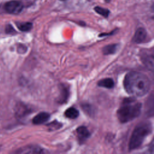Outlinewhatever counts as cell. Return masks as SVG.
I'll use <instances>...</instances> for the list:
<instances>
[{
    "label": "cell",
    "instance_id": "obj_4",
    "mask_svg": "<svg viewBox=\"0 0 154 154\" xmlns=\"http://www.w3.org/2000/svg\"><path fill=\"white\" fill-rule=\"evenodd\" d=\"M23 4L17 1H11L6 2L4 5V8L6 12L10 14H18L23 9Z\"/></svg>",
    "mask_w": 154,
    "mask_h": 154
},
{
    "label": "cell",
    "instance_id": "obj_13",
    "mask_svg": "<svg viewBox=\"0 0 154 154\" xmlns=\"http://www.w3.org/2000/svg\"><path fill=\"white\" fill-rule=\"evenodd\" d=\"M69 91L67 87H65L64 85L61 87V94L59 99V102H60L61 103H63L65 102H66L69 97Z\"/></svg>",
    "mask_w": 154,
    "mask_h": 154
},
{
    "label": "cell",
    "instance_id": "obj_6",
    "mask_svg": "<svg viewBox=\"0 0 154 154\" xmlns=\"http://www.w3.org/2000/svg\"><path fill=\"white\" fill-rule=\"evenodd\" d=\"M147 37V32L143 28H139L135 32L132 41L135 43H141L143 42Z\"/></svg>",
    "mask_w": 154,
    "mask_h": 154
},
{
    "label": "cell",
    "instance_id": "obj_3",
    "mask_svg": "<svg viewBox=\"0 0 154 154\" xmlns=\"http://www.w3.org/2000/svg\"><path fill=\"white\" fill-rule=\"evenodd\" d=\"M152 131V126L149 122H142L134 129L129 143V150H135L141 146L145 138Z\"/></svg>",
    "mask_w": 154,
    "mask_h": 154
},
{
    "label": "cell",
    "instance_id": "obj_22",
    "mask_svg": "<svg viewBox=\"0 0 154 154\" xmlns=\"http://www.w3.org/2000/svg\"><path fill=\"white\" fill-rule=\"evenodd\" d=\"M61 1H64V0H61Z\"/></svg>",
    "mask_w": 154,
    "mask_h": 154
},
{
    "label": "cell",
    "instance_id": "obj_17",
    "mask_svg": "<svg viewBox=\"0 0 154 154\" xmlns=\"http://www.w3.org/2000/svg\"><path fill=\"white\" fill-rule=\"evenodd\" d=\"M81 107L82 108L84 111L87 114H88L89 115H93V114L94 111L92 108L91 105H90L88 103H85V104H82L81 105Z\"/></svg>",
    "mask_w": 154,
    "mask_h": 154
},
{
    "label": "cell",
    "instance_id": "obj_2",
    "mask_svg": "<svg viewBox=\"0 0 154 154\" xmlns=\"http://www.w3.org/2000/svg\"><path fill=\"white\" fill-rule=\"evenodd\" d=\"M141 108V103L136 102L133 98H126L117 111V118L122 123L132 121L139 116Z\"/></svg>",
    "mask_w": 154,
    "mask_h": 154
},
{
    "label": "cell",
    "instance_id": "obj_7",
    "mask_svg": "<svg viewBox=\"0 0 154 154\" xmlns=\"http://www.w3.org/2000/svg\"><path fill=\"white\" fill-rule=\"evenodd\" d=\"M76 132L78 134V138L81 143L85 141L90 136L89 131L85 126H81L76 129Z\"/></svg>",
    "mask_w": 154,
    "mask_h": 154
},
{
    "label": "cell",
    "instance_id": "obj_12",
    "mask_svg": "<svg viewBox=\"0 0 154 154\" xmlns=\"http://www.w3.org/2000/svg\"><path fill=\"white\" fill-rule=\"evenodd\" d=\"M143 64L149 69L153 70V56L152 55H146L143 57Z\"/></svg>",
    "mask_w": 154,
    "mask_h": 154
},
{
    "label": "cell",
    "instance_id": "obj_11",
    "mask_svg": "<svg viewBox=\"0 0 154 154\" xmlns=\"http://www.w3.org/2000/svg\"><path fill=\"white\" fill-rule=\"evenodd\" d=\"M79 111L74 107H70L67 109L64 112V115L66 117L70 119H75L79 116Z\"/></svg>",
    "mask_w": 154,
    "mask_h": 154
},
{
    "label": "cell",
    "instance_id": "obj_21",
    "mask_svg": "<svg viewBox=\"0 0 154 154\" xmlns=\"http://www.w3.org/2000/svg\"><path fill=\"white\" fill-rule=\"evenodd\" d=\"M110 1H111V0H105V1L106 2H109Z\"/></svg>",
    "mask_w": 154,
    "mask_h": 154
},
{
    "label": "cell",
    "instance_id": "obj_18",
    "mask_svg": "<svg viewBox=\"0 0 154 154\" xmlns=\"http://www.w3.org/2000/svg\"><path fill=\"white\" fill-rule=\"evenodd\" d=\"M48 126L49 127V129H56L61 128L62 126V125L56 121L51 123L50 124L48 125Z\"/></svg>",
    "mask_w": 154,
    "mask_h": 154
},
{
    "label": "cell",
    "instance_id": "obj_9",
    "mask_svg": "<svg viewBox=\"0 0 154 154\" xmlns=\"http://www.w3.org/2000/svg\"><path fill=\"white\" fill-rule=\"evenodd\" d=\"M119 45L118 44H111L106 45L104 46L102 49L103 54L104 55L114 54L117 52L119 48Z\"/></svg>",
    "mask_w": 154,
    "mask_h": 154
},
{
    "label": "cell",
    "instance_id": "obj_20",
    "mask_svg": "<svg viewBox=\"0 0 154 154\" xmlns=\"http://www.w3.org/2000/svg\"><path fill=\"white\" fill-rule=\"evenodd\" d=\"M26 50V47L23 45H19V46L17 48V51L20 53H24Z\"/></svg>",
    "mask_w": 154,
    "mask_h": 154
},
{
    "label": "cell",
    "instance_id": "obj_1",
    "mask_svg": "<svg viewBox=\"0 0 154 154\" xmlns=\"http://www.w3.org/2000/svg\"><path fill=\"white\" fill-rule=\"evenodd\" d=\"M123 85L129 94L141 97L148 93L150 82L146 75L141 72H131L125 75Z\"/></svg>",
    "mask_w": 154,
    "mask_h": 154
},
{
    "label": "cell",
    "instance_id": "obj_14",
    "mask_svg": "<svg viewBox=\"0 0 154 154\" xmlns=\"http://www.w3.org/2000/svg\"><path fill=\"white\" fill-rule=\"evenodd\" d=\"M16 26L22 31H28L32 28V24L31 22H17Z\"/></svg>",
    "mask_w": 154,
    "mask_h": 154
},
{
    "label": "cell",
    "instance_id": "obj_19",
    "mask_svg": "<svg viewBox=\"0 0 154 154\" xmlns=\"http://www.w3.org/2000/svg\"><path fill=\"white\" fill-rule=\"evenodd\" d=\"M5 32L7 34H12L13 32H15V30L14 29V28L10 25H8L6 26L5 28Z\"/></svg>",
    "mask_w": 154,
    "mask_h": 154
},
{
    "label": "cell",
    "instance_id": "obj_16",
    "mask_svg": "<svg viewBox=\"0 0 154 154\" xmlns=\"http://www.w3.org/2000/svg\"><path fill=\"white\" fill-rule=\"evenodd\" d=\"M94 10L97 13L100 14L101 16H103L104 17H107L109 16V13H110L109 10H108L106 8L100 7H99V6L95 7L94 8Z\"/></svg>",
    "mask_w": 154,
    "mask_h": 154
},
{
    "label": "cell",
    "instance_id": "obj_10",
    "mask_svg": "<svg viewBox=\"0 0 154 154\" xmlns=\"http://www.w3.org/2000/svg\"><path fill=\"white\" fill-rule=\"evenodd\" d=\"M97 85L101 87H104L106 88H112L114 86V82L113 79L111 78H104L100 80L98 82Z\"/></svg>",
    "mask_w": 154,
    "mask_h": 154
},
{
    "label": "cell",
    "instance_id": "obj_5",
    "mask_svg": "<svg viewBox=\"0 0 154 154\" xmlns=\"http://www.w3.org/2000/svg\"><path fill=\"white\" fill-rule=\"evenodd\" d=\"M17 153H42L44 150L37 146H27L19 149L16 151Z\"/></svg>",
    "mask_w": 154,
    "mask_h": 154
},
{
    "label": "cell",
    "instance_id": "obj_8",
    "mask_svg": "<svg viewBox=\"0 0 154 154\" xmlns=\"http://www.w3.org/2000/svg\"><path fill=\"white\" fill-rule=\"evenodd\" d=\"M49 118L50 115L49 113L46 112H41L32 119V123L34 125H41L47 122Z\"/></svg>",
    "mask_w": 154,
    "mask_h": 154
},
{
    "label": "cell",
    "instance_id": "obj_15",
    "mask_svg": "<svg viewBox=\"0 0 154 154\" xmlns=\"http://www.w3.org/2000/svg\"><path fill=\"white\" fill-rule=\"evenodd\" d=\"M29 109H28L26 106L18 105L17 107L16 112V115H17V116L22 117L24 116V115L27 114L29 112Z\"/></svg>",
    "mask_w": 154,
    "mask_h": 154
}]
</instances>
